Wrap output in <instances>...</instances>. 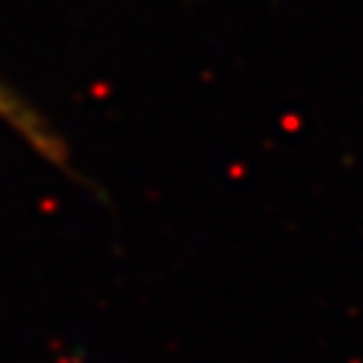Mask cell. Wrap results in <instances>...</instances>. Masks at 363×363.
Instances as JSON below:
<instances>
[{
	"instance_id": "6da1fadb",
	"label": "cell",
	"mask_w": 363,
	"mask_h": 363,
	"mask_svg": "<svg viewBox=\"0 0 363 363\" xmlns=\"http://www.w3.org/2000/svg\"><path fill=\"white\" fill-rule=\"evenodd\" d=\"M0 123L9 126L46 163H52L55 169H60L66 174H74L72 155H69L63 135L49 123V118L32 101H26L4 77H0Z\"/></svg>"
}]
</instances>
